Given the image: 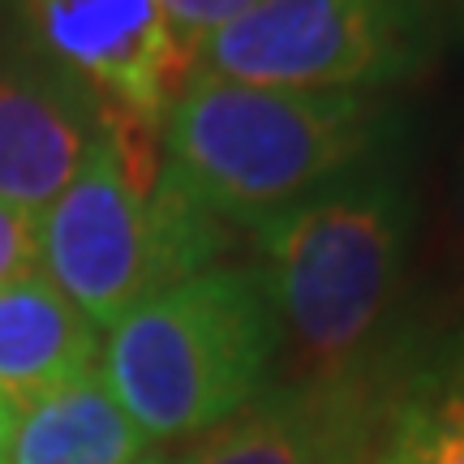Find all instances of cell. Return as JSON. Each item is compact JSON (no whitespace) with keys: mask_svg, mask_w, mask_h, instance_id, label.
Returning a JSON list of instances; mask_svg holds the SVG:
<instances>
[{"mask_svg":"<svg viewBox=\"0 0 464 464\" xmlns=\"http://www.w3.org/2000/svg\"><path fill=\"white\" fill-rule=\"evenodd\" d=\"M417 207L400 168L374 160L254 224L293 392H362L409 271Z\"/></svg>","mask_w":464,"mask_h":464,"instance_id":"1","label":"cell"},{"mask_svg":"<svg viewBox=\"0 0 464 464\" xmlns=\"http://www.w3.org/2000/svg\"><path fill=\"white\" fill-rule=\"evenodd\" d=\"M392 112L365 91H293L189 69L160 121L164 172L219 219L276 216L382 160Z\"/></svg>","mask_w":464,"mask_h":464,"instance_id":"2","label":"cell"},{"mask_svg":"<svg viewBox=\"0 0 464 464\" xmlns=\"http://www.w3.org/2000/svg\"><path fill=\"white\" fill-rule=\"evenodd\" d=\"M224 249V219L164 172L160 130L103 103L73 181L39 216V266L100 332Z\"/></svg>","mask_w":464,"mask_h":464,"instance_id":"3","label":"cell"},{"mask_svg":"<svg viewBox=\"0 0 464 464\" xmlns=\"http://www.w3.org/2000/svg\"><path fill=\"white\" fill-rule=\"evenodd\" d=\"M276 353L263 276L207 266L108 327L100 370L147 443H177L249 409Z\"/></svg>","mask_w":464,"mask_h":464,"instance_id":"4","label":"cell"},{"mask_svg":"<svg viewBox=\"0 0 464 464\" xmlns=\"http://www.w3.org/2000/svg\"><path fill=\"white\" fill-rule=\"evenodd\" d=\"M430 0H258L207 34L194 69L293 91H365L426 65Z\"/></svg>","mask_w":464,"mask_h":464,"instance_id":"5","label":"cell"},{"mask_svg":"<svg viewBox=\"0 0 464 464\" xmlns=\"http://www.w3.org/2000/svg\"><path fill=\"white\" fill-rule=\"evenodd\" d=\"M39 48L78 73L108 108L155 125L194 69L160 0H26Z\"/></svg>","mask_w":464,"mask_h":464,"instance_id":"6","label":"cell"},{"mask_svg":"<svg viewBox=\"0 0 464 464\" xmlns=\"http://www.w3.org/2000/svg\"><path fill=\"white\" fill-rule=\"evenodd\" d=\"M103 100L56 56L0 44V202L44 211L100 133Z\"/></svg>","mask_w":464,"mask_h":464,"instance_id":"7","label":"cell"},{"mask_svg":"<svg viewBox=\"0 0 464 464\" xmlns=\"http://www.w3.org/2000/svg\"><path fill=\"white\" fill-rule=\"evenodd\" d=\"M370 413L357 396L280 392L219 421L181 464H353L370 448Z\"/></svg>","mask_w":464,"mask_h":464,"instance_id":"8","label":"cell"},{"mask_svg":"<svg viewBox=\"0 0 464 464\" xmlns=\"http://www.w3.org/2000/svg\"><path fill=\"white\" fill-rule=\"evenodd\" d=\"M100 353V327L44 276V266L0 288V396L14 409L95 370Z\"/></svg>","mask_w":464,"mask_h":464,"instance_id":"9","label":"cell"},{"mask_svg":"<svg viewBox=\"0 0 464 464\" xmlns=\"http://www.w3.org/2000/svg\"><path fill=\"white\" fill-rule=\"evenodd\" d=\"M142 451H150L147 434L130 421L95 365L17 409L5 464H133Z\"/></svg>","mask_w":464,"mask_h":464,"instance_id":"10","label":"cell"},{"mask_svg":"<svg viewBox=\"0 0 464 464\" xmlns=\"http://www.w3.org/2000/svg\"><path fill=\"white\" fill-rule=\"evenodd\" d=\"M365 464H464V332L387 396L370 426Z\"/></svg>","mask_w":464,"mask_h":464,"instance_id":"11","label":"cell"},{"mask_svg":"<svg viewBox=\"0 0 464 464\" xmlns=\"http://www.w3.org/2000/svg\"><path fill=\"white\" fill-rule=\"evenodd\" d=\"M39 216L14 202H0V288L39 266Z\"/></svg>","mask_w":464,"mask_h":464,"instance_id":"12","label":"cell"},{"mask_svg":"<svg viewBox=\"0 0 464 464\" xmlns=\"http://www.w3.org/2000/svg\"><path fill=\"white\" fill-rule=\"evenodd\" d=\"M172 17V26L181 34L189 52L198 48L207 34H216L219 26H228L232 17H241L246 9H254L258 0H160Z\"/></svg>","mask_w":464,"mask_h":464,"instance_id":"13","label":"cell"},{"mask_svg":"<svg viewBox=\"0 0 464 464\" xmlns=\"http://www.w3.org/2000/svg\"><path fill=\"white\" fill-rule=\"evenodd\" d=\"M443 246L451 266L464 276V133L448 164V189H443Z\"/></svg>","mask_w":464,"mask_h":464,"instance_id":"14","label":"cell"},{"mask_svg":"<svg viewBox=\"0 0 464 464\" xmlns=\"http://www.w3.org/2000/svg\"><path fill=\"white\" fill-rule=\"evenodd\" d=\"M14 417L17 409L9 404V400L0 396V464H5V448H9V434H14Z\"/></svg>","mask_w":464,"mask_h":464,"instance_id":"15","label":"cell"},{"mask_svg":"<svg viewBox=\"0 0 464 464\" xmlns=\"http://www.w3.org/2000/svg\"><path fill=\"white\" fill-rule=\"evenodd\" d=\"M133 464H181V456H168V451H142Z\"/></svg>","mask_w":464,"mask_h":464,"instance_id":"16","label":"cell"}]
</instances>
